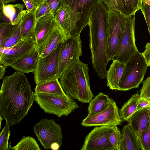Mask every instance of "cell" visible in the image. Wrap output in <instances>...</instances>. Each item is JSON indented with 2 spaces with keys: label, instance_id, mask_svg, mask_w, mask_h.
Instances as JSON below:
<instances>
[{
  "label": "cell",
  "instance_id": "cell-13",
  "mask_svg": "<svg viewBox=\"0 0 150 150\" xmlns=\"http://www.w3.org/2000/svg\"><path fill=\"white\" fill-rule=\"evenodd\" d=\"M35 41H23L9 48H0V63L11 66L18 60L31 54L36 50Z\"/></svg>",
  "mask_w": 150,
  "mask_h": 150
},
{
  "label": "cell",
  "instance_id": "cell-3",
  "mask_svg": "<svg viewBox=\"0 0 150 150\" xmlns=\"http://www.w3.org/2000/svg\"><path fill=\"white\" fill-rule=\"evenodd\" d=\"M88 71V64L79 60L60 77V82L66 94L84 103H89L93 97L90 88Z\"/></svg>",
  "mask_w": 150,
  "mask_h": 150
},
{
  "label": "cell",
  "instance_id": "cell-25",
  "mask_svg": "<svg viewBox=\"0 0 150 150\" xmlns=\"http://www.w3.org/2000/svg\"><path fill=\"white\" fill-rule=\"evenodd\" d=\"M112 99L103 92L99 93L90 101L88 108V115L98 113L105 109L109 105Z\"/></svg>",
  "mask_w": 150,
  "mask_h": 150
},
{
  "label": "cell",
  "instance_id": "cell-21",
  "mask_svg": "<svg viewBox=\"0 0 150 150\" xmlns=\"http://www.w3.org/2000/svg\"><path fill=\"white\" fill-rule=\"evenodd\" d=\"M106 72L107 86L112 90H118L119 83L122 76L125 64L117 60H113Z\"/></svg>",
  "mask_w": 150,
  "mask_h": 150
},
{
  "label": "cell",
  "instance_id": "cell-11",
  "mask_svg": "<svg viewBox=\"0 0 150 150\" xmlns=\"http://www.w3.org/2000/svg\"><path fill=\"white\" fill-rule=\"evenodd\" d=\"M123 121L120 117L119 110L116 103L112 99L107 108L93 115H88L83 120L81 125L86 127L117 126L121 125Z\"/></svg>",
  "mask_w": 150,
  "mask_h": 150
},
{
  "label": "cell",
  "instance_id": "cell-35",
  "mask_svg": "<svg viewBox=\"0 0 150 150\" xmlns=\"http://www.w3.org/2000/svg\"><path fill=\"white\" fill-rule=\"evenodd\" d=\"M139 93L140 97L150 100V76L143 81Z\"/></svg>",
  "mask_w": 150,
  "mask_h": 150
},
{
  "label": "cell",
  "instance_id": "cell-22",
  "mask_svg": "<svg viewBox=\"0 0 150 150\" xmlns=\"http://www.w3.org/2000/svg\"><path fill=\"white\" fill-rule=\"evenodd\" d=\"M39 57L36 48L31 54L18 60L11 67L16 71L24 74L34 73L37 66Z\"/></svg>",
  "mask_w": 150,
  "mask_h": 150
},
{
  "label": "cell",
  "instance_id": "cell-2",
  "mask_svg": "<svg viewBox=\"0 0 150 150\" xmlns=\"http://www.w3.org/2000/svg\"><path fill=\"white\" fill-rule=\"evenodd\" d=\"M109 10L101 0L94 6L89 17V47L94 71L99 77L106 76L108 61L106 56V36Z\"/></svg>",
  "mask_w": 150,
  "mask_h": 150
},
{
  "label": "cell",
  "instance_id": "cell-31",
  "mask_svg": "<svg viewBox=\"0 0 150 150\" xmlns=\"http://www.w3.org/2000/svg\"><path fill=\"white\" fill-rule=\"evenodd\" d=\"M10 134L9 127L5 125L0 133V150H9L8 147V139Z\"/></svg>",
  "mask_w": 150,
  "mask_h": 150
},
{
  "label": "cell",
  "instance_id": "cell-19",
  "mask_svg": "<svg viewBox=\"0 0 150 150\" xmlns=\"http://www.w3.org/2000/svg\"><path fill=\"white\" fill-rule=\"evenodd\" d=\"M36 22L35 11L30 12L27 10H24L22 18L21 26L22 40L35 41V30Z\"/></svg>",
  "mask_w": 150,
  "mask_h": 150
},
{
  "label": "cell",
  "instance_id": "cell-12",
  "mask_svg": "<svg viewBox=\"0 0 150 150\" xmlns=\"http://www.w3.org/2000/svg\"><path fill=\"white\" fill-rule=\"evenodd\" d=\"M115 126H102L94 127L85 137L81 150H114L108 137Z\"/></svg>",
  "mask_w": 150,
  "mask_h": 150
},
{
  "label": "cell",
  "instance_id": "cell-40",
  "mask_svg": "<svg viewBox=\"0 0 150 150\" xmlns=\"http://www.w3.org/2000/svg\"><path fill=\"white\" fill-rule=\"evenodd\" d=\"M24 3L27 10L30 12L35 11L38 4L35 0H22Z\"/></svg>",
  "mask_w": 150,
  "mask_h": 150
},
{
  "label": "cell",
  "instance_id": "cell-27",
  "mask_svg": "<svg viewBox=\"0 0 150 150\" xmlns=\"http://www.w3.org/2000/svg\"><path fill=\"white\" fill-rule=\"evenodd\" d=\"M140 98L138 92L133 94L129 99L125 103L119 110L122 120L128 122L132 115L135 112Z\"/></svg>",
  "mask_w": 150,
  "mask_h": 150
},
{
  "label": "cell",
  "instance_id": "cell-8",
  "mask_svg": "<svg viewBox=\"0 0 150 150\" xmlns=\"http://www.w3.org/2000/svg\"><path fill=\"white\" fill-rule=\"evenodd\" d=\"M33 130L38 140L45 149H51L52 144L62 143V134L61 127L54 120L43 118L36 123Z\"/></svg>",
  "mask_w": 150,
  "mask_h": 150
},
{
  "label": "cell",
  "instance_id": "cell-44",
  "mask_svg": "<svg viewBox=\"0 0 150 150\" xmlns=\"http://www.w3.org/2000/svg\"><path fill=\"white\" fill-rule=\"evenodd\" d=\"M60 146V145L58 144L54 143L52 144L51 149L54 150H58L59 149Z\"/></svg>",
  "mask_w": 150,
  "mask_h": 150
},
{
  "label": "cell",
  "instance_id": "cell-45",
  "mask_svg": "<svg viewBox=\"0 0 150 150\" xmlns=\"http://www.w3.org/2000/svg\"><path fill=\"white\" fill-rule=\"evenodd\" d=\"M142 1L150 5V0H142Z\"/></svg>",
  "mask_w": 150,
  "mask_h": 150
},
{
  "label": "cell",
  "instance_id": "cell-23",
  "mask_svg": "<svg viewBox=\"0 0 150 150\" xmlns=\"http://www.w3.org/2000/svg\"><path fill=\"white\" fill-rule=\"evenodd\" d=\"M58 79L36 84L34 89L35 92L60 96L67 95Z\"/></svg>",
  "mask_w": 150,
  "mask_h": 150
},
{
  "label": "cell",
  "instance_id": "cell-33",
  "mask_svg": "<svg viewBox=\"0 0 150 150\" xmlns=\"http://www.w3.org/2000/svg\"><path fill=\"white\" fill-rule=\"evenodd\" d=\"M50 13H51L50 9L45 1L38 5L35 11V16L37 20Z\"/></svg>",
  "mask_w": 150,
  "mask_h": 150
},
{
  "label": "cell",
  "instance_id": "cell-41",
  "mask_svg": "<svg viewBox=\"0 0 150 150\" xmlns=\"http://www.w3.org/2000/svg\"><path fill=\"white\" fill-rule=\"evenodd\" d=\"M142 54L148 66H150V42L146 44L145 49Z\"/></svg>",
  "mask_w": 150,
  "mask_h": 150
},
{
  "label": "cell",
  "instance_id": "cell-36",
  "mask_svg": "<svg viewBox=\"0 0 150 150\" xmlns=\"http://www.w3.org/2000/svg\"><path fill=\"white\" fill-rule=\"evenodd\" d=\"M48 5L51 13L54 16L63 5V0H45Z\"/></svg>",
  "mask_w": 150,
  "mask_h": 150
},
{
  "label": "cell",
  "instance_id": "cell-30",
  "mask_svg": "<svg viewBox=\"0 0 150 150\" xmlns=\"http://www.w3.org/2000/svg\"><path fill=\"white\" fill-rule=\"evenodd\" d=\"M122 133L119 129L115 126L108 137V140L113 146L114 150H121V142Z\"/></svg>",
  "mask_w": 150,
  "mask_h": 150
},
{
  "label": "cell",
  "instance_id": "cell-38",
  "mask_svg": "<svg viewBox=\"0 0 150 150\" xmlns=\"http://www.w3.org/2000/svg\"><path fill=\"white\" fill-rule=\"evenodd\" d=\"M101 1L104 3L109 11L112 10L120 12L117 0H101Z\"/></svg>",
  "mask_w": 150,
  "mask_h": 150
},
{
  "label": "cell",
  "instance_id": "cell-14",
  "mask_svg": "<svg viewBox=\"0 0 150 150\" xmlns=\"http://www.w3.org/2000/svg\"><path fill=\"white\" fill-rule=\"evenodd\" d=\"M56 22L62 30L65 38L75 36L77 24L80 19V13L68 5L63 3L54 15Z\"/></svg>",
  "mask_w": 150,
  "mask_h": 150
},
{
  "label": "cell",
  "instance_id": "cell-6",
  "mask_svg": "<svg viewBox=\"0 0 150 150\" xmlns=\"http://www.w3.org/2000/svg\"><path fill=\"white\" fill-rule=\"evenodd\" d=\"M127 19V18L120 12L109 11L106 50L108 62L112 59L116 53Z\"/></svg>",
  "mask_w": 150,
  "mask_h": 150
},
{
  "label": "cell",
  "instance_id": "cell-10",
  "mask_svg": "<svg viewBox=\"0 0 150 150\" xmlns=\"http://www.w3.org/2000/svg\"><path fill=\"white\" fill-rule=\"evenodd\" d=\"M82 54L80 36H70L62 41L59 59L60 76L70 66L79 60Z\"/></svg>",
  "mask_w": 150,
  "mask_h": 150
},
{
  "label": "cell",
  "instance_id": "cell-37",
  "mask_svg": "<svg viewBox=\"0 0 150 150\" xmlns=\"http://www.w3.org/2000/svg\"><path fill=\"white\" fill-rule=\"evenodd\" d=\"M140 10L144 16L150 35V5L142 1Z\"/></svg>",
  "mask_w": 150,
  "mask_h": 150
},
{
  "label": "cell",
  "instance_id": "cell-34",
  "mask_svg": "<svg viewBox=\"0 0 150 150\" xmlns=\"http://www.w3.org/2000/svg\"><path fill=\"white\" fill-rule=\"evenodd\" d=\"M142 150H150V125L142 133L139 139Z\"/></svg>",
  "mask_w": 150,
  "mask_h": 150
},
{
  "label": "cell",
  "instance_id": "cell-1",
  "mask_svg": "<svg viewBox=\"0 0 150 150\" xmlns=\"http://www.w3.org/2000/svg\"><path fill=\"white\" fill-rule=\"evenodd\" d=\"M35 100L34 93L24 73L18 71L3 79L0 91V115L10 127L26 116Z\"/></svg>",
  "mask_w": 150,
  "mask_h": 150
},
{
  "label": "cell",
  "instance_id": "cell-46",
  "mask_svg": "<svg viewBox=\"0 0 150 150\" xmlns=\"http://www.w3.org/2000/svg\"><path fill=\"white\" fill-rule=\"evenodd\" d=\"M36 2H37V3L38 4H39L43 2V1H45V0H35Z\"/></svg>",
  "mask_w": 150,
  "mask_h": 150
},
{
  "label": "cell",
  "instance_id": "cell-16",
  "mask_svg": "<svg viewBox=\"0 0 150 150\" xmlns=\"http://www.w3.org/2000/svg\"><path fill=\"white\" fill-rule=\"evenodd\" d=\"M65 38L62 30L57 24L42 43L37 47L39 57H43L49 54Z\"/></svg>",
  "mask_w": 150,
  "mask_h": 150
},
{
  "label": "cell",
  "instance_id": "cell-26",
  "mask_svg": "<svg viewBox=\"0 0 150 150\" xmlns=\"http://www.w3.org/2000/svg\"><path fill=\"white\" fill-rule=\"evenodd\" d=\"M120 12L127 18L141 9L142 0H117Z\"/></svg>",
  "mask_w": 150,
  "mask_h": 150
},
{
  "label": "cell",
  "instance_id": "cell-18",
  "mask_svg": "<svg viewBox=\"0 0 150 150\" xmlns=\"http://www.w3.org/2000/svg\"><path fill=\"white\" fill-rule=\"evenodd\" d=\"M128 122L139 141L142 133L150 125V107L136 112Z\"/></svg>",
  "mask_w": 150,
  "mask_h": 150
},
{
  "label": "cell",
  "instance_id": "cell-32",
  "mask_svg": "<svg viewBox=\"0 0 150 150\" xmlns=\"http://www.w3.org/2000/svg\"><path fill=\"white\" fill-rule=\"evenodd\" d=\"M13 25L10 21H7L0 23V45L11 32Z\"/></svg>",
  "mask_w": 150,
  "mask_h": 150
},
{
  "label": "cell",
  "instance_id": "cell-15",
  "mask_svg": "<svg viewBox=\"0 0 150 150\" xmlns=\"http://www.w3.org/2000/svg\"><path fill=\"white\" fill-rule=\"evenodd\" d=\"M99 0H63L80 14V19L77 24L75 36H80L83 28L88 25L89 17L95 4Z\"/></svg>",
  "mask_w": 150,
  "mask_h": 150
},
{
  "label": "cell",
  "instance_id": "cell-24",
  "mask_svg": "<svg viewBox=\"0 0 150 150\" xmlns=\"http://www.w3.org/2000/svg\"><path fill=\"white\" fill-rule=\"evenodd\" d=\"M25 5L23 4H8L3 6L0 10L13 25L18 24L23 17Z\"/></svg>",
  "mask_w": 150,
  "mask_h": 150
},
{
  "label": "cell",
  "instance_id": "cell-29",
  "mask_svg": "<svg viewBox=\"0 0 150 150\" xmlns=\"http://www.w3.org/2000/svg\"><path fill=\"white\" fill-rule=\"evenodd\" d=\"M12 150H40L35 139L30 136H23L15 146L11 147Z\"/></svg>",
  "mask_w": 150,
  "mask_h": 150
},
{
  "label": "cell",
  "instance_id": "cell-4",
  "mask_svg": "<svg viewBox=\"0 0 150 150\" xmlns=\"http://www.w3.org/2000/svg\"><path fill=\"white\" fill-rule=\"evenodd\" d=\"M148 67L142 53L137 51L125 64L118 90L129 91L139 87Z\"/></svg>",
  "mask_w": 150,
  "mask_h": 150
},
{
  "label": "cell",
  "instance_id": "cell-42",
  "mask_svg": "<svg viewBox=\"0 0 150 150\" xmlns=\"http://www.w3.org/2000/svg\"><path fill=\"white\" fill-rule=\"evenodd\" d=\"M7 67L4 64L0 63V79H1L4 78V75L5 73V69Z\"/></svg>",
  "mask_w": 150,
  "mask_h": 150
},
{
  "label": "cell",
  "instance_id": "cell-5",
  "mask_svg": "<svg viewBox=\"0 0 150 150\" xmlns=\"http://www.w3.org/2000/svg\"><path fill=\"white\" fill-rule=\"evenodd\" d=\"M35 100L45 113L60 117L67 116L79 107L73 98L67 95L60 96L34 92Z\"/></svg>",
  "mask_w": 150,
  "mask_h": 150
},
{
  "label": "cell",
  "instance_id": "cell-9",
  "mask_svg": "<svg viewBox=\"0 0 150 150\" xmlns=\"http://www.w3.org/2000/svg\"><path fill=\"white\" fill-rule=\"evenodd\" d=\"M134 15L127 18L122 39L112 60L126 64L138 50L135 43Z\"/></svg>",
  "mask_w": 150,
  "mask_h": 150
},
{
  "label": "cell",
  "instance_id": "cell-28",
  "mask_svg": "<svg viewBox=\"0 0 150 150\" xmlns=\"http://www.w3.org/2000/svg\"><path fill=\"white\" fill-rule=\"evenodd\" d=\"M21 23L22 18L18 24L13 25L11 32L0 45V48L10 47L23 41L21 37Z\"/></svg>",
  "mask_w": 150,
  "mask_h": 150
},
{
  "label": "cell",
  "instance_id": "cell-43",
  "mask_svg": "<svg viewBox=\"0 0 150 150\" xmlns=\"http://www.w3.org/2000/svg\"><path fill=\"white\" fill-rule=\"evenodd\" d=\"M17 0H0V10L1 9L3 5L7 4L10 2H15Z\"/></svg>",
  "mask_w": 150,
  "mask_h": 150
},
{
  "label": "cell",
  "instance_id": "cell-17",
  "mask_svg": "<svg viewBox=\"0 0 150 150\" xmlns=\"http://www.w3.org/2000/svg\"><path fill=\"white\" fill-rule=\"evenodd\" d=\"M57 24L54 16L51 13L37 20L35 30L37 47L42 43Z\"/></svg>",
  "mask_w": 150,
  "mask_h": 150
},
{
  "label": "cell",
  "instance_id": "cell-39",
  "mask_svg": "<svg viewBox=\"0 0 150 150\" xmlns=\"http://www.w3.org/2000/svg\"><path fill=\"white\" fill-rule=\"evenodd\" d=\"M149 107H150V100L140 97L135 112Z\"/></svg>",
  "mask_w": 150,
  "mask_h": 150
},
{
  "label": "cell",
  "instance_id": "cell-20",
  "mask_svg": "<svg viewBox=\"0 0 150 150\" xmlns=\"http://www.w3.org/2000/svg\"><path fill=\"white\" fill-rule=\"evenodd\" d=\"M121 142L122 150H142L137 137L129 124L123 126Z\"/></svg>",
  "mask_w": 150,
  "mask_h": 150
},
{
  "label": "cell",
  "instance_id": "cell-7",
  "mask_svg": "<svg viewBox=\"0 0 150 150\" xmlns=\"http://www.w3.org/2000/svg\"><path fill=\"white\" fill-rule=\"evenodd\" d=\"M62 41L49 54L43 57H39L37 66L33 73L34 81L36 84L60 78L59 54Z\"/></svg>",
  "mask_w": 150,
  "mask_h": 150
}]
</instances>
